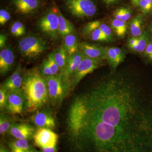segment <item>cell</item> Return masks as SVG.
I'll list each match as a JSON object with an SVG mask.
<instances>
[{
    "instance_id": "6da1fadb",
    "label": "cell",
    "mask_w": 152,
    "mask_h": 152,
    "mask_svg": "<svg viewBox=\"0 0 152 152\" xmlns=\"http://www.w3.org/2000/svg\"><path fill=\"white\" fill-rule=\"evenodd\" d=\"M67 127L75 152H152V90L110 71L74 97Z\"/></svg>"
},
{
    "instance_id": "7a4b0ae2",
    "label": "cell",
    "mask_w": 152,
    "mask_h": 152,
    "mask_svg": "<svg viewBox=\"0 0 152 152\" xmlns=\"http://www.w3.org/2000/svg\"><path fill=\"white\" fill-rule=\"evenodd\" d=\"M21 89L24 97L25 107L28 112L37 110L48 101L46 81L37 68L31 69L25 74Z\"/></svg>"
},
{
    "instance_id": "3957f363",
    "label": "cell",
    "mask_w": 152,
    "mask_h": 152,
    "mask_svg": "<svg viewBox=\"0 0 152 152\" xmlns=\"http://www.w3.org/2000/svg\"><path fill=\"white\" fill-rule=\"evenodd\" d=\"M48 47L45 40L33 36L22 38L19 41L18 46L22 56L28 60L37 58L46 51Z\"/></svg>"
},
{
    "instance_id": "277c9868",
    "label": "cell",
    "mask_w": 152,
    "mask_h": 152,
    "mask_svg": "<svg viewBox=\"0 0 152 152\" xmlns=\"http://www.w3.org/2000/svg\"><path fill=\"white\" fill-rule=\"evenodd\" d=\"M66 8L72 15L80 19L92 18L96 12L92 0H64Z\"/></svg>"
},
{
    "instance_id": "5b68a950",
    "label": "cell",
    "mask_w": 152,
    "mask_h": 152,
    "mask_svg": "<svg viewBox=\"0 0 152 152\" xmlns=\"http://www.w3.org/2000/svg\"><path fill=\"white\" fill-rule=\"evenodd\" d=\"M103 61L102 60L85 57L71 77L70 90L73 89L86 76L102 65Z\"/></svg>"
},
{
    "instance_id": "8992f818",
    "label": "cell",
    "mask_w": 152,
    "mask_h": 152,
    "mask_svg": "<svg viewBox=\"0 0 152 152\" xmlns=\"http://www.w3.org/2000/svg\"><path fill=\"white\" fill-rule=\"evenodd\" d=\"M58 26V18L53 9L48 11L38 23V27L41 31L53 39H56L59 35Z\"/></svg>"
},
{
    "instance_id": "52a82bcc",
    "label": "cell",
    "mask_w": 152,
    "mask_h": 152,
    "mask_svg": "<svg viewBox=\"0 0 152 152\" xmlns=\"http://www.w3.org/2000/svg\"><path fill=\"white\" fill-rule=\"evenodd\" d=\"M44 77L46 81L49 97L52 102L56 104L61 102L67 92L61 74Z\"/></svg>"
},
{
    "instance_id": "ba28073f",
    "label": "cell",
    "mask_w": 152,
    "mask_h": 152,
    "mask_svg": "<svg viewBox=\"0 0 152 152\" xmlns=\"http://www.w3.org/2000/svg\"><path fill=\"white\" fill-rule=\"evenodd\" d=\"M86 57L80 50L74 54L68 56L65 66L60 73L63 84L67 93L70 91V81L71 77Z\"/></svg>"
},
{
    "instance_id": "9c48e42d",
    "label": "cell",
    "mask_w": 152,
    "mask_h": 152,
    "mask_svg": "<svg viewBox=\"0 0 152 152\" xmlns=\"http://www.w3.org/2000/svg\"><path fill=\"white\" fill-rule=\"evenodd\" d=\"M35 143L41 148L57 145L58 136L51 129L39 128L34 134Z\"/></svg>"
},
{
    "instance_id": "30bf717a",
    "label": "cell",
    "mask_w": 152,
    "mask_h": 152,
    "mask_svg": "<svg viewBox=\"0 0 152 152\" xmlns=\"http://www.w3.org/2000/svg\"><path fill=\"white\" fill-rule=\"evenodd\" d=\"M7 108L12 114H20L23 111L25 104L24 97L21 89H19L7 92Z\"/></svg>"
},
{
    "instance_id": "8fae6325",
    "label": "cell",
    "mask_w": 152,
    "mask_h": 152,
    "mask_svg": "<svg viewBox=\"0 0 152 152\" xmlns=\"http://www.w3.org/2000/svg\"><path fill=\"white\" fill-rule=\"evenodd\" d=\"M79 48L80 50L88 58L103 61L107 60L105 48L103 47L82 42L79 44Z\"/></svg>"
},
{
    "instance_id": "7c38bea8",
    "label": "cell",
    "mask_w": 152,
    "mask_h": 152,
    "mask_svg": "<svg viewBox=\"0 0 152 152\" xmlns=\"http://www.w3.org/2000/svg\"><path fill=\"white\" fill-rule=\"evenodd\" d=\"M33 123L39 128L53 129L56 127L55 120L51 114L46 110L36 113L31 118Z\"/></svg>"
},
{
    "instance_id": "4fadbf2b",
    "label": "cell",
    "mask_w": 152,
    "mask_h": 152,
    "mask_svg": "<svg viewBox=\"0 0 152 152\" xmlns=\"http://www.w3.org/2000/svg\"><path fill=\"white\" fill-rule=\"evenodd\" d=\"M10 132L17 139L28 140L34 137L35 132L34 129L26 124H14L11 125Z\"/></svg>"
},
{
    "instance_id": "5bb4252c",
    "label": "cell",
    "mask_w": 152,
    "mask_h": 152,
    "mask_svg": "<svg viewBox=\"0 0 152 152\" xmlns=\"http://www.w3.org/2000/svg\"><path fill=\"white\" fill-rule=\"evenodd\" d=\"M15 56L12 49L5 48L0 52V73L5 75L11 70L15 62Z\"/></svg>"
},
{
    "instance_id": "9a60e30c",
    "label": "cell",
    "mask_w": 152,
    "mask_h": 152,
    "mask_svg": "<svg viewBox=\"0 0 152 152\" xmlns=\"http://www.w3.org/2000/svg\"><path fill=\"white\" fill-rule=\"evenodd\" d=\"M12 2L17 12L22 15L34 12L40 4L39 0H12Z\"/></svg>"
},
{
    "instance_id": "2e32d148",
    "label": "cell",
    "mask_w": 152,
    "mask_h": 152,
    "mask_svg": "<svg viewBox=\"0 0 152 152\" xmlns=\"http://www.w3.org/2000/svg\"><path fill=\"white\" fill-rule=\"evenodd\" d=\"M53 9L58 18L59 35L63 38L69 34L75 32V28L73 24L65 18L58 8L55 7Z\"/></svg>"
},
{
    "instance_id": "e0dca14e",
    "label": "cell",
    "mask_w": 152,
    "mask_h": 152,
    "mask_svg": "<svg viewBox=\"0 0 152 152\" xmlns=\"http://www.w3.org/2000/svg\"><path fill=\"white\" fill-rule=\"evenodd\" d=\"M63 46L67 53L71 56L80 51L77 37L73 33L69 34L63 37Z\"/></svg>"
},
{
    "instance_id": "ac0fdd59",
    "label": "cell",
    "mask_w": 152,
    "mask_h": 152,
    "mask_svg": "<svg viewBox=\"0 0 152 152\" xmlns=\"http://www.w3.org/2000/svg\"><path fill=\"white\" fill-rule=\"evenodd\" d=\"M152 41L149 34L147 31H144L142 34L139 37L138 42L135 45L129 47L130 50L138 53H143L147 46Z\"/></svg>"
},
{
    "instance_id": "d6986e66",
    "label": "cell",
    "mask_w": 152,
    "mask_h": 152,
    "mask_svg": "<svg viewBox=\"0 0 152 152\" xmlns=\"http://www.w3.org/2000/svg\"><path fill=\"white\" fill-rule=\"evenodd\" d=\"M143 19L142 15L136 16L132 20L130 23L129 28L131 34L134 37H140L143 31Z\"/></svg>"
},
{
    "instance_id": "ffe728a7",
    "label": "cell",
    "mask_w": 152,
    "mask_h": 152,
    "mask_svg": "<svg viewBox=\"0 0 152 152\" xmlns=\"http://www.w3.org/2000/svg\"><path fill=\"white\" fill-rule=\"evenodd\" d=\"M107 61L108 63L110 71L112 72L116 70L120 64L121 61L117 56L113 48H105Z\"/></svg>"
},
{
    "instance_id": "44dd1931",
    "label": "cell",
    "mask_w": 152,
    "mask_h": 152,
    "mask_svg": "<svg viewBox=\"0 0 152 152\" xmlns=\"http://www.w3.org/2000/svg\"><path fill=\"white\" fill-rule=\"evenodd\" d=\"M11 152H28L31 149L27 140L18 139L9 144Z\"/></svg>"
},
{
    "instance_id": "7402d4cb",
    "label": "cell",
    "mask_w": 152,
    "mask_h": 152,
    "mask_svg": "<svg viewBox=\"0 0 152 152\" xmlns=\"http://www.w3.org/2000/svg\"><path fill=\"white\" fill-rule=\"evenodd\" d=\"M111 28L118 37L120 39L125 37L127 30L126 22L115 18L113 19L111 21Z\"/></svg>"
},
{
    "instance_id": "603a6c76",
    "label": "cell",
    "mask_w": 152,
    "mask_h": 152,
    "mask_svg": "<svg viewBox=\"0 0 152 152\" xmlns=\"http://www.w3.org/2000/svg\"><path fill=\"white\" fill-rule=\"evenodd\" d=\"M54 53L55 61L61 72L65 66L69 56L63 46L60 47L58 50L54 52Z\"/></svg>"
},
{
    "instance_id": "cb8c5ba5",
    "label": "cell",
    "mask_w": 152,
    "mask_h": 152,
    "mask_svg": "<svg viewBox=\"0 0 152 152\" xmlns=\"http://www.w3.org/2000/svg\"><path fill=\"white\" fill-rule=\"evenodd\" d=\"M10 31L12 34L15 37H22L25 35L26 32L24 25L20 21L14 23L11 26Z\"/></svg>"
},
{
    "instance_id": "d4e9b609",
    "label": "cell",
    "mask_w": 152,
    "mask_h": 152,
    "mask_svg": "<svg viewBox=\"0 0 152 152\" xmlns=\"http://www.w3.org/2000/svg\"><path fill=\"white\" fill-rule=\"evenodd\" d=\"M101 24V22L99 20L89 22L83 28L82 30L83 35L86 37H89L94 30L99 27Z\"/></svg>"
},
{
    "instance_id": "484cf974",
    "label": "cell",
    "mask_w": 152,
    "mask_h": 152,
    "mask_svg": "<svg viewBox=\"0 0 152 152\" xmlns=\"http://www.w3.org/2000/svg\"><path fill=\"white\" fill-rule=\"evenodd\" d=\"M23 81V77L20 76L9 83H4L2 86V88L7 92L19 89H21Z\"/></svg>"
},
{
    "instance_id": "4316f807",
    "label": "cell",
    "mask_w": 152,
    "mask_h": 152,
    "mask_svg": "<svg viewBox=\"0 0 152 152\" xmlns=\"http://www.w3.org/2000/svg\"><path fill=\"white\" fill-rule=\"evenodd\" d=\"M10 122L8 117L4 114H1L0 117V134L4 135L10 128Z\"/></svg>"
},
{
    "instance_id": "83f0119b",
    "label": "cell",
    "mask_w": 152,
    "mask_h": 152,
    "mask_svg": "<svg viewBox=\"0 0 152 152\" xmlns=\"http://www.w3.org/2000/svg\"><path fill=\"white\" fill-rule=\"evenodd\" d=\"M91 39L95 42H107V39L104 33L102 31L99 27L96 29L90 36Z\"/></svg>"
},
{
    "instance_id": "f1b7e54d",
    "label": "cell",
    "mask_w": 152,
    "mask_h": 152,
    "mask_svg": "<svg viewBox=\"0 0 152 152\" xmlns=\"http://www.w3.org/2000/svg\"><path fill=\"white\" fill-rule=\"evenodd\" d=\"M99 28L101 31L104 33L107 39L108 42H111L114 40L113 34L111 27L106 24L101 23Z\"/></svg>"
},
{
    "instance_id": "f546056e",
    "label": "cell",
    "mask_w": 152,
    "mask_h": 152,
    "mask_svg": "<svg viewBox=\"0 0 152 152\" xmlns=\"http://www.w3.org/2000/svg\"><path fill=\"white\" fill-rule=\"evenodd\" d=\"M139 7L144 15L150 13L152 7V0H142L139 4Z\"/></svg>"
},
{
    "instance_id": "4dcf8cb0",
    "label": "cell",
    "mask_w": 152,
    "mask_h": 152,
    "mask_svg": "<svg viewBox=\"0 0 152 152\" xmlns=\"http://www.w3.org/2000/svg\"><path fill=\"white\" fill-rule=\"evenodd\" d=\"M41 74L44 77L53 76L51 68L48 58L44 60L41 66Z\"/></svg>"
},
{
    "instance_id": "1f68e13d",
    "label": "cell",
    "mask_w": 152,
    "mask_h": 152,
    "mask_svg": "<svg viewBox=\"0 0 152 152\" xmlns=\"http://www.w3.org/2000/svg\"><path fill=\"white\" fill-rule=\"evenodd\" d=\"M48 60L49 64L51 68L53 75H56L59 68L55 61L54 52H52L48 55Z\"/></svg>"
},
{
    "instance_id": "d6a6232c",
    "label": "cell",
    "mask_w": 152,
    "mask_h": 152,
    "mask_svg": "<svg viewBox=\"0 0 152 152\" xmlns=\"http://www.w3.org/2000/svg\"><path fill=\"white\" fill-rule=\"evenodd\" d=\"M7 92L2 87L0 88V108L1 110H3L7 107Z\"/></svg>"
},
{
    "instance_id": "836d02e7",
    "label": "cell",
    "mask_w": 152,
    "mask_h": 152,
    "mask_svg": "<svg viewBox=\"0 0 152 152\" xmlns=\"http://www.w3.org/2000/svg\"><path fill=\"white\" fill-rule=\"evenodd\" d=\"M22 69L20 65L19 64L17 67L16 69L12 75H11L5 81L4 83V84H7L15 80L19 77H20L21 75L22 74Z\"/></svg>"
},
{
    "instance_id": "e575fe53",
    "label": "cell",
    "mask_w": 152,
    "mask_h": 152,
    "mask_svg": "<svg viewBox=\"0 0 152 152\" xmlns=\"http://www.w3.org/2000/svg\"><path fill=\"white\" fill-rule=\"evenodd\" d=\"M11 16L9 12L5 10H0V24L4 26L10 20Z\"/></svg>"
},
{
    "instance_id": "d590c367",
    "label": "cell",
    "mask_w": 152,
    "mask_h": 152,
    "mask_svg": "<svg viewBox=\"0 0 152 152\" xmlns=\"http://www.w3.org/2000/svg\"><path fill=\"white\" fill-rule=\"evenodd\" d=\"M132 11L130 9L128 8L123 7V15L121 18V20L126 22L132 17Z\"/></svg>"
},
{
    "instance_id": "8d00e7d4",
    "label": "cell",
    "mask_w": 152,
    "mask_h": 152,
    "mask_svg": "<svg viewBox=\"0 0 152 152\" xmlns=\"http://www.w3.org/2000/svg\"><path fill=\"white\" fill-rule=\"evenodd\" d=\"M143 54L144 57L148 61L152 55V41L148 45Z\"/></svg>"
},
{
    "instance_id": "74e56055",
    "label": "cell",
    "mask_w": 152,
    "mask_h": 152,
    "mask_svg": "<svg viewBox=\"0 0 152 152\" xmlns=\"http://www.w3.org/2000/svg\"><path fill=\"white\" fill-rule=\"evenodd\" d=\"M115 52L116 53L117 56L119 58L121 61V62L122 63L124 61L126 55L124 50L118 48V47H113Z\"/></svg>"
},
{
    "instance_id": "f35d334b",
    "label": "cell",
    "mask_w": 152,
    "mask_h": 152,
    "mask_svg": "<svg viewBox=\"0 0 152 152\" xmlns=\"http://www.w3.org/2000/svg\"><path fill=\"white\" fill-rule=\"evenodd\" d=\"M139 40V37H134L129 38L127 41V46L128 48L129 47L133 46L135 45L137 43Z\"/></svg>"
},
{
    "instance_id": "ab89813d",
    "label": "cell",
    "mask_w": 152,
    "mask_h": 152,
    "mask_svg": "<svg viewBox=\"0 0 152 152\" xmlns=\"http://www.w3.org/2000/svg\"><path fill=\"white\" fill-rule=\"evenodd\" d=\"M114 16L117 20H121L123 15V7L117 9L114 12Z\"/></svg>"
},
{
    "instance_id": "60d3db41",
    "label": "cell",
    "mask_w": 152,
    "mask_h": 152,
    "mask_svg": "<svg viewBox=\"0 0 152 152\" xmlns=\"http://www.w3.org/2000/svg\"><path fill=\"white\" fill-rule=\"evenodd\" d=\"M7 41V37L5 35L1 34L0 35V48L2 49L5 46Z\"/></svg>"
},
{
    "instance_id": "b9f144b4",
    "label": "cell",
    "mask_w": 152,
    "mask_h": 152,
    "mask_svg": "<svg viewBox=\"0 0 152 152\" xmlns=\"http://www.w3.org/2000/svg\"><path fill=\"white\" fill-rule=\"evenodd\" d=\"M57 145L50 147H45L42 148V152H56L57 150Z\"/></svg>"
},
{
    "instance_id": "7bdbcfd3",
    "label": "cell",
    "mask_w": 152,
    "mask_h": 152,
    "mask_svg": "<svg viewBox=\"0 0 152 152\" xmlns=\"http://www.w3.org/2000/svg\"><path fill=\"white\" fill-rule=\"evenodd\" d=\"M104 2L107 5H111L117 2L119 0H103Z\"/></svg>"
},
{
    "instance_id": "ee69618b",
    "label": "cell",
    "mask_w": 152,
    "mask_h": 152,
    "mask_svg": "<svg viewBox=\"0 0 152 152\" xmlns=\"http://www.w3.org/2000/svg\"><path fill=\"white\" fill-rule=\"evenodd\" d=\"M132 4L136 7H139V4L142 0H131Z\"/></svg>"
},
{
    "instance_id": "f6af8a7d",
    "label": "cell",
    "mask_w": 152,
    "mask_h": 152,
    "mask_svg": "<svg viewBox=\"0 0 152 152\" xmlns=\"http://www.w3.org/2000/svg\"><path fill=\"white\" fill-rule=\"evenodd\" d=\"M147 31L148 32L149 34H152V21L150 22L148 26V30Z\"/></svg>"
},
{
    "instance_id": "bcb514c9",
    "label": "cell",
    "mask_w": 152,
    "mask_h": 152,
    "mask_svg": "<svg viewBox=\"0 0 152 152\" xmlns=\"http://www.w3.org/2000/svg\"><path fill=\"white\" fill-rule=\"evenodd\" d=\"M0 152H9L8 150L6 148L4 147H3V146H1V148H0Z\"/></svg>"
},
{
    "instance_id": "7dc6e473",
    "label": "cell",
    "mask_w": 152,
    "mask_h": 152,
    "mask_svg": "<svg viewBox=\"0 0 152 152\" xmlns=\"http://www.w3.org/2000/svg\"><path fill=\"white\" fill-rule=\"evenodd\" d=\"M28 152H40L36 151V150L31 149Z\"/></svg>"
},
{
    "instance_id": "c3c4849f",
    "label": "cell",
    "mask_w": 152,
    "mask_h": 152,
    "mask_svg": "<svg viewBox=\"0 0 152 152\" xmlns=\"http://www.w3.org/2000/svg\"><path fill=\"white\" fill-rule=\"evenodd\" d=\"M148 61H149L150 62L152 63V56H151V58H150L149 59Z\"/></svg>"
},
{
    "instance_id": "681fc988",
    "label": "cell",
    "mask_w": 152,
    "mask_h": 152,
    "mask_svg": "<svg viewBox=\"0 0 152 152\" xmlns=\"http://www.w3.org/2000/svg\"><path fill=\"white\" fill-rule=\"evenodd\" d=\"M151 15L152 16V13L151 14Z\"/></svg>"
}]
</instances>
